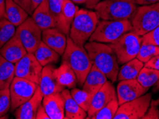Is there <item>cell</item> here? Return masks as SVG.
Listing matches in <instances>:
<instances>
[{"label": "cell", "instance_id": "36", "mask_svg": "<svg viewBox=\"0 0 159 119\" xmlns=\"http://www.w3.org/2000/svg\"><path fill=\"white\" fill-rule=\"evenodd\" d=\"M143 41L145 42L159 46V26L151 32L142 36Z\"/></svg>", "mask_w": 159, "mask_h": 119}, {"label": "cell", "instance_id": "25", "mask_svg": "<svg viewBox=\"0 0 159 119\" xmlns=\"http://www.w3.org/2000/svg\"><path fill=\"white\" fill-rule=\"evenodd\" d=\"M34 55L43 67L47 65L57 64L59 62L60 56L43 41H41L40 44L34 52Z\"/></svg>", "mask_w": 159, "mask_h": 119}, {"label": "cell", "instance_id": "23", "mask_svg": "<svg viewBox=\"0 0 159 119\" xmlns=\"http://www.w3.org/2000/svg\"><path fill=\"white\" fill-rule=\"evenodd\" d=\"M5 18L16 27L22 24L29 17V14L14 0H5Z\"/></svg>", "mask_w": 159, "mask_h": 119}, {"label": "cell", "instance_id": "35", "mask_svg": "<svg viewBox=\"0 0 159 119\" xmlns=\"http://www.w3.org/2000/svg\"><path fill=\"white\" fill-rule=\"evenodd\" d=\"M50 10L57 23L61 12L62 4L64 0H48Z\"/></svg>", "mask_w": 159, "mask_h": 119}, {"label": "cell", "instance_id": "12", "mask_svg": "<svg viewBox=\"0 0 159 119\" xmlns=\"http://www.w3.org/2000/svg\"><path fill=\"white\" fill-rule=\"evenodd\" d=\"M118 98L113 82H111V81H107L104 85L93 96L90 108L87 112L88 116L86 118H90L98 111L106 106L108 103Z\"/></svg>", "mask_w": 159, "mask_h": 119}, {"label": "cell", "instance_id": "27", "mask_svg": "<svg viewBox=\"0 0 159 119\" xmlns=\"http://www.w3.org/2000/svg\"><path fill=\"white\" fill-rule=\"evenodd\" d=\"M144 66V63L139 59L135 58L129 62L125 63L119 70L118 74V80H128V79H136L139 72Z\"/></svg>", "mask_w": 159, "mask_h": 119}, {"label": "cell", "instance_id": "38", "mask_svg": "<svg viewBox=\"0 0 159 119\" xmlns=\"http://www.w3.org/2000/svg\"><path fill=\"white\" fill-rule=\"evenodd\" d=\"M144 66L148 68L159 70V55L155 56L144 64Z\"/></svg>", "mask_w": 159, "mask_h": 119}, {"label": "cell", "instance_id": "30", "mask_svg": "<svg viewBox=\"0 0 159 119\" xmlns=\"http://www.w3.org/2000/svg\"><path fill=\"white\" fill-rule=\"evenodd\" d=\"M16 33V27L7 19H0V49Z\"/></svg>", "mask_w": 159, "mask_h": 119}, {"label": "cell", "instance_id": "26", "mask_svg": "<svg viewBox=\"0 0 159 119\" xmlns=\"http://www.w3.org/2000/svg\"><path fill=\"white\" fill-rule=\"evenodd\" d=\"M15 77V65L0 53V90L8 88Z\"/></svg>", "mask_w": 159, "mask_h": 119}, {"label": "cell", "instance_id": "1", "mask_svg": "<svg viewBox=\"0 0 159 119\" xmlns=\"http://www.w3.org/2000/svg\"><path fill=\"white\" fill-rule=\"evenodd\" d=\"M93 64L111 82L118 80L119 64L116 55L108 44L88 41L84 45Z\"/></svg>", "mask_w": 159, "mask_h": 119}, {"label": "cell", "instance_id": "14", "mask_svg": "<svg viewBox=\"0 0 159 119\" xmlns=\"http://www.w3.org/2000/svg\"><path fill=\"white\" fill-rule=\"evenodd\" d=\"M44 96L38 86L35 93L27 101L14 111L16 119H35L37 109L43 102Z\"/></svg>", "mask_w": 159, "mask_h": 119}, {"label": "cell", "instance_id": "28", "mask_svg": "<svg viewBox=\"0 0 159 119\" xmlns=\"http://www.w3.org/2000/svg\"><path fill=\"white\" fill-rule=\"evenodd\" d=\"M136 79L143 87L148 90L159 80V70L143 66Z\"/></svg>", "mask_w": 159, "mask_h": 119}, {"label": "cell", "instance_id": "44", "mask_svg": "<svg viewBox=\"0 0 159 119\" xmlns=\"http://www.w3.org/2000/svg\"><path fill=\"white\" fill-rule=\"evenodd\" d=\"M72 2H74L75 4H85L88 2V0H70Z\"/></svg>", "mask_w": 159, "mask_h": 119}, {"label": "cell", "instance_id": "18", "mask_svg": "<svg viewBox=\"0 0 159 119\" xmlns=\"http://www.w3.org/2000/svg\"><path fill=\"white\" fill-rule=\"evenodd\" d=\"M42 104L50 119H64L65 102L61 93H56L43 97Z\"/></svg>", "mask_w": 159, "mask_h": 119}, {"label": "cell", "instance_id": "20", "mask_svg": "<svg viewBox=\"0 0 159 119\" xmlns=\"http://www.w3.org/2000/svg\"><path fill=\"white\" fill-rule=\"evenodd\" d=\"M35 24L42 30L56 27L57 23L51 13L48 0H44L34 9L32 17Z\"/></svg>", "mask_w": 159, "mask_h": 119}, {"label": "cell", "instance_id": "2", "mask_svg": "<svg viewBox=\"0 0 159 119\" xmlns=\"http://www.w3.org/2000/svg\"><path fill=\"white\" fill-rule=\"evenodd\" d=\"M62 63L68 65L73 70L78 79V84L82 87L93 64L85 47L74 43L69 36L67 37Z\"/></svg>", "mask_w": 159, "mask_h": 119}, {"label": "cell", "instance_id": "4", "mask_svg": "<svg viewBox=\"0 0 159 119\" xmlns=\"http://www.w3.org/2000/svg\"><path fill=\"white\" fill-rule=\"evenodd\" d=\"M134 0H104L95 6V11L102 20L130 19L136 9Z\"/></svg>", "mask_w": 159, "mask_h": 119}, {"label": "cell", "instance_id": "41", "mask_svg": "<svg viewBox=\"0 0 159 119\" xmlns=\"http://www.w3.org/2000/svg\"><path fill=\"white\" fill-rule=\"evenodd\" d=\"M5 17V0H0V19H2Z\"/></svg>", "mask_w": 159, "mask_h": 119}, {"label": "cell", "instance_id": "33", "mask_svg": "<svg viewBox=\"0 0 159 119\" xmlns=\"http://www.w3.org/2000/svg\"><path fill=\"white\" fill-rule=\"evenodd\" d=\"M11 108L9 88L0 90V118L5 116Z\"/></svg>", "mask_w": 159, "mask_h": 119}, {"label": "cell", "instance_id": "9", "mask_svg": "<svg viewBox=\"0 0 159 119\" xmlns=\"http://www.w3.org/2000/svg\"><path fill=\"white\" fill-rule=\"evenodd\" d=\"M152 100L150 93L119 106L113 119H142Z\"/></svg>", "mask_w": 159, "mask_h": 119}, {"label": "cell", "instance_id": "39", "mask_svg": "<svg viewBox=\"0 0 159 119\" xmlns=\"http://www.w3.org/2000/svg\"><path fill=\"white\" fill-rule=\"evenodd\" d=\"M35 119H50L45 111V109H44L43 104H41L37 109Z\"/></svg>", "mask_w": 159, "mask_h": 119}, {"label": "cell", "instance_id": "3", "mask_svg": "<svg viewBox=\"0 0 159 119\" xmlns=\"http://www.w3.org/2000/svg\"><path fill=\"white\" fill-rule=\"evenodd\" d=\"M98 22L99 17L95 11L78 9L72 22L69 37L74 43L84 46L95 32Z\"/></svg>", "mask_w": 159, "mask_h": 119}, {"label": "cell", "instance_id": "42", "mask_svg": "<svg viewBox=\"0 0 159 119\" xmlns=\"http://www.w3.org/2000/svg\"><path fill=\"white\" fill-rule=\"evenodd\" d=\"M100 2V0H88V2L85 3V6L88 9H93Z\"/></svg>", "mask_w": 159, "mask_h": 119}, {"label": "cell", "instance_id": "24", "mask_svg": "<svg viewBox=\"0 0 159 119\" xmlns=\"http://www.w3.org/2000/svg\"><path fill=\"white\" fill-rule=\"evenodd\" d=\"M55 76L58 83L65 88H73L78 84V79L75 73L68 65L64 63L55 69Z\"/></svg>", "mask_w": 159, "mask_h": 119}, {"label": "cell", "instance_id": "5", "mask_svg": "<svg viewBox=\"0 0 159 119\" xmlns=\"http://www.w3.org/2000/svg\"><path fill=\"white\" fill-rule=\"evenodd\" d=\"M132 24L129 19L99 21L96 29L89 41L111 44L123 35L132 31Z\"/></svg>", "mask_w": 159, "mask_h": 119}, {"label": "cell", "instance_id": "15", "mask_svg": "<svg viewBox=\"0 0 159 119\" xmlns=\"http://www.w3.org/2000/svg\"><path fill=\"white\" fill-rule=\"evenodd\" d=\"M55 69L52 64L47 65L43 69L39 86L44 96L56 93H61L65 88L58 83L54 73Z\"/></svg>", "mask_w": 159, "mask_h": 119}, {"label": "cell", "instance_id": "22", "mask_svg": "<svg viewBox=\"0 0 159 119\" xmlns=\"http://www.w3.org/2000/svg\"><path fill=\"white\" fill-rule=\"evenodd\" d=\"M61 94L64 98L65 116L66 119H85L88 113L81 108L72 97L70 91L64 88Z\"/></svg>", "mask_w": 159, "mask_h": 119}, {"label": "cell", "instance_id": "32", "mask_svg": "<svg viewBox=\"0 0 159 119\" xmlns=\"http://www.w3.org/2000/svg\"><path fill=\"white\" fill-rule=\"evenodd\" d=\"M157 55H159V46L153 45L143 41L137 59L145 64L152 57Z\"/></svg>", "mask_w": 159, "mask_h": 119}, {"label": "cell", "instance_id": "8", "mask_svg": "<svg viewBox=\"0 0 159 119\" xmlns=\"http://www.w3.org/2000/svg\"><path fill=\"white\" fill-rule=\"evenodd\" d=\"M38 86L27 79L15 76L9 86L11 112H14L21 105L31 99Z\"/></svg>", "mask_w": 159, "mask_h": 119}, {"label": "cell", "instance_id": "37", "mask_svg": "<svg viewBox=\"0 0 159 119\" xmlns=\"http://www.w3.org/2000/svg\"><path fill=\"white\" fill-rule=\"evenodd\" d=\"M15 3L20 5L22 9H24L29 15H32L34 9L32 8V4L31 0H14Z\"/></svg>", "mask_w": 159, "mask_h": 119}, {"label": "cell", "instance_id": "29", "mask_svg": "<svg viewBox=\"0 0 159 119\" xmlns=\"http://www.w3.org/2000/svg\"><path fill=\"white\" fill-rule=\"evenodd\" d=\"M72 97L84 111L88 112L90 108L93 96L85 91L80 88H73L70 91Z\"/></svg>", "mask_w": 159, "mask_h": 119}, {"label": "cell", "instance_id": "11", "mask_svg": "<svg viewBox=\"0 0 159 119\" xmlns=\"http://www.w3.org/2000/svg\"><path fill=\"white\" fill-rule=\"evenodd\" d=\"M15 65V76L27 79L39 85L43 66L39 64L34 53H27Z\"/></svg>", "mask_w": 159, "mask_h": 119}, {"label": "cell", "instance_id": "21", "mask_svg": "<svg viewBox=\"0 0 159 119\" xmlns=\"http://www.w3.org/2000/svg\"><path fill=\"white\" fill-rule=\"evenodd\" d=\"M107 81L106 76L102 73L94 64H93L90 71L86 76L85 82L82 86L83 88L82 89L93 96Z\"/></svg>", "mask_w": 159, "mask_h": 119}, {"label": "cell", "instance_id": "10", "mask_svg": "<svg viewBox=\"0 0 159 119\" xmlns=\"http://www.w3.org/2000/svg\"><path fill=\"white\" fill-rule=\"evenodd\" d=\"M42 30L32 17H28L16 29V34L20 38L28 53H34L42 41Z\"/></svg>", "mask_w": 159, "mask_h": 119}, {"label": "cell", "instance_id": "13", "mask_svg": "<svg viewBox=\"0 0 159 119\" xmlns=\"http://www.w3.org/2000/svg\"><path fill=\"white\" fill-rule=\"evenodd\" d=\"M147 91L148 89L143 87L136 79L120 81L116 91L119 105L137 99Z\"/></svg>", "mask_w": 159, "mask_h": 119}, {"label": "cell", "instance_id": "7", "mask_svg": "<svg viewBox=\"0 0 159 119\" xmlns=\"http://www.w3.org/2000/svg\"><path fill=\"white\" fill-rule=\"evenodd\" d=\"M143 41L142 36L130 31L109 44L115 52L119 64H124L137 58Z\"/></svg>", "mask_w": 159, "mask_h": 119}, {"label": "cell", "instance_id": "45", "mask_svg": "<svg viewBox=\"0 0 159 119\" xmlns=\"http://www.w3.org/2000/svg\"><path fill=\"white\" fill-rule=\"evenodd\" d=\"M159 91V80L155 83L153 87V92H158Z\"/></svg>", "mask_w": 159, "mask_h": 119}, {"label": "cell", "instance_id": "6", "mask_svg": "<svg viewBox=\"0 0 159 119\" xmlns=\"http://www.w3.org/2000/svg\"><path fill=\"white\" fill-rule=\"evenodd\" d=\"M132 31L143 36L159 26V2L137 7L130 18Z\"/></svg>", "mask_w": 159, "mask_h": 119}, {"label": "cell", "instance_id": "17", "mask_svg": "<svg viewBox=\"0 0 159 119\" xmlns=\"http://www.w3.org/2000/svg\"><path fill=\"white\" fill-rule=\"evenodd\" d=\"M27 53L26 49L16 34L0 49V53L2 57L15 64Z\"/></svg>", "mask_w": 159, "mask_h": 119}, {"label": "cell", "instance_id": "43", "mask_svg": "<svg viewBox=\"0 0 159 119\" xmlns=\"http://www.w3.org/2000/svg\"><path fill=\"white\" fill-rule=\"evenodd\" d=\"M44 0H31L32 8H33L34 10L37 7V6L39 5V4H40Z\"/></svg>", "mask_w": 159, "mask_h": 119}, {"label": "cell", "instance_id": "34", "mask_svg": "<svg viewBox=\"0 0 159 119\" xmlns=\"http://www.w3.org/2000/svg\"><path fill=\"white\" fill-rule=\"evenodd\" d=\"M159 99L151 100L150 106L142 119H159Z\"/></svg>", "mask_w": 159, "mask_h": 119}, {"label": "cell", "instance_id": "19", "mask_svg": "<svg viewBox=\"0 0 159 119\" xmlns=\"http://www.w3.org/2000/svg\"><path fill=\"white\" fill-rule=\"evenodd\" d=\"M78 9V6L70 0H64L63 2L62 10L57 22L56 28L66 36L69 35L72 22Z\"/></svg>", "mask_w": 159, "mask_h": 119}, {"label": "cell", "instance_id": "16", "mask_svg": "<svg viewBox=\"0 0 159 119\" xmlns=\"http://www.w3.org/2000/svg\"><path fill=\"white\" fill-rule=\"evenodd\" d=\"M67 41L66 35L56 27L43 30L42 32V41L60 56L64 53L67 46Z\"/></svg>", "mask_w": 159, "mask_h": 119}, {"label": "cell", "instance_id": "31", "mask_svg": "<svg viewBox=\"0 0 159 119\" xmlns=\"http://www.w3.org/2000/svg\"><path fill=\"white\" fill-rule=\"evenodd\" d=\"M119 103L118 99H114L108 103L106 106L98 111L94 116H93L91 119H113L117 111H118Z\"/></svg>", "mask_w": 159, "mask_h": 119}, {"label": "cell", "instance_id": "40", "mask_svg": "<svg viewBox=\"0 0 159 119\" xmlns=\"http://www.w3.org/2000/svg\"><path fill=\"white\" fill-rule=\"evenodd\" d=\"M135 4L141 6L151 5V4H156L159 2V0H134Z\"/></svg>", "mask_w": 159, "mask_h": 119}]
</instances>
